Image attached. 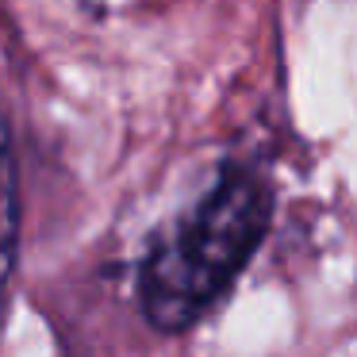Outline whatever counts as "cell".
I'll return each instance as SVG.
<instances>
[{
	"instance_id": "obj_1",
	"label": "cell",
	"mask_w": 357,
	"mask_h": 357,
	"mask_svg": "<svg viewBox=\"0 0 357 357\" xmlns=\"http://www.w3.org/2000/svg\"><path fill=\"white\" fill-rule=\"evenodd\" d=\"M273 215V196L261 173L227 165L219 181L154 238L139 269L142 315L162 334H185L219 307Z\"/></svg>"
},
{
	"instance_id": "obj_2",
	"label": "cell",
	"mask_w": 357,
	"mask_h": 357,
	"mask_svg": "<svg viewBox=\"0 0 357 357\" xmlns=\"http://www.w3.org/2000/svg\"><path fill=\"white\" fill-rule=\"evenodd\" d=\"M20 250V188H16V146L0 116V284L12 277Z\"/></svg>"
}]
</instances>
